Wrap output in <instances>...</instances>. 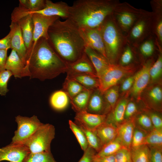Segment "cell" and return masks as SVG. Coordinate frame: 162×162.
<instances>
[{
  "instance_id": "cell-1",
  "label": "cell",
  "mask_w": 162,
  "mask_h": 162,
  "mask_svg": "<svg viewBox=\"0 0 162 162\" xmlns=\"http://www.w3.org/2000/svg\"><path fill=\"white\" fill-rule=\"evenodd\" d=\"M47 40L67 64L75 62L84 52L86 44L79 29L68 19L55 21L48 30Z\"/></svg>"
},
{
  "instance_id": "cell-2",
  "label": "cell",
  "mask_w": 162,
  "mask_h": 162,
  "mask_svg": "<svg viewBox=\"0 0 162 162\" xmlns=\"http://www.w3.org/2000/svg\"><path fill=\"white\" fill-rule=\"evenodd\" d=\"M26 65L30 73V78L41 81L54 78L66 73L67 65L58 55L47 39L40 38L34 46L27 53Z\"/></svg>"
},
{
  "instance_id": "cell-3",
  "label": "cell",
  "mask_w": 162,
  "mask_h": 162,
  "mask_svg": "<svg viewBox=\"0 0 162 162\" xmlns=\"http://www.w3.org/2000/svg\"><path fill=\"white\" fill-rule=\"evenodd\" d=\"M118 0H77L70 6L69 20L79 28H99L112 14Z\"/></svg>"
},
{
  "instance_id": "cell-4",
  "label": "cell",
  "mask_w": 162,
  "mask_h": 162,
  "mask_svg": "<svg viewBox=\"0 0 162 162\" xmlns=\"http://www.w3.org/2000/svg\"><path fill=\"white\" fill-rule=\"evenodd\" d=\"M99 28L106 58L110 64H117L127 42L126 36L116 24L112 14L106 18Z\"/></svg>"
},
{
  "instance_id": "cell-5",
  "label": "cell",
  "mask_w": 162,
  "mask_h": 162,
  "mask_svg": "<svg viewBox=\"0 0 162 162\" xmlns=\"http://www.w3.org/2000/svg\"><path fill=\"white\" fill-rule=\"evenodd\" d=\"M136 8L126 2L117 4L112 13L116 24L126 36L134 24L146 11Z\"/></svg>"
},
{
  "instance_id": "cell-6",
  "label": "cell",
  "mask_w": 162,
  "mask_h": 162,
  "mask_svg": "<svg viewBox=\"0 0 162 162\" xmlns=\"http://www.w3.org/2000/svg\"><path fill=\"white\" fill-rule=\"evenodd\" d=\"M54 126L43 124L23 144L30 153L51 152L50 144L55 138Z\"/></svg>"
},
{
  "instance_id": "cell-7",
  "label": "cell",
  "mask_w": 162,
  "mask_h": 162,
  "mask_svg": "<svg viewBox=\"0 0 162 162\" xmlns=\"http://www.w3.org/2000/svg\"><path fill=\"white\" fill-rule=\"evenodd\" d=\"M135 69V66H122L117 64H110L107 69L98 77L99 90L103 94L116 86L122 78L132 73Z\"/></svg>"
},
{
  "instance_id": "cell-8",
  "label": "cell",
  "mask_w": 162,
  "mask_h": 162,
  "mask_svg": "<svg viewBox=\"0 0 162 162\" xmlns=\"http://www.w3.org/2000/svg\"><path fill=\"white\" fill-rule=\"evenodd\" d=\"M153 14L146 10L136 21L126 36L127 42L136 47L152 34Z\"/></svg>"
},
{
  "instance_id": "cell-9",
  "label": "cell",
  "mask_w": 162,
  "mask_h": 162,
  "mask_svg": "<svg viewBox=\"0 0 162 162\" xmlns=\"http://www.w3.org/2000/svg\"><path fill=\"white\" fill-rule=\"evenodd\" d=\"M15 121L17 128L10 143L13 145H23L43 124L35 115L30 117L18 115Z\"/></svg>"
},
{
  "instance_id": "cell-10",
  "label": "cell",
  "mask_w": 162,
  "mask_h": 162,
  "mask_svg": "<svg viewBox=\"0 0 162 162\" xmlns=\"http://www.w3.org/2000/svg\"><path fill=\"white\" fill-rule=\"evenodd\" d=\"M11 22H16L19 25L28 52L32 48L33 44L32 14L24 13L17 7L11 14Z\"/></svg>"
},
{
  "instance_id": "cell-11",
  "label": "cell",
  "mask_w": 162,
  "mask_h": 162,
  "mask_svg": "<svg viewBox=\"0 0 162 162\" xmlns=\"http://www.w3.org/2000/svg\"><path fill=\"white\" fill-rule=\"evenodd\" d=\"M154 62L153 58L143 63L140 70L134 76V80L131 87V93L133 96L140 100L142 93L150 80V69Z\"/></svg>"
},
{
  "instance_id": "cell-12",
  "label": "cell",
  "mask_w": 162,
  "mask_h": 162,
  "mask_svg": "<svg viewBox=\"0 0 162 162\" xmlns=\"http://www.w3.org/2000/svg\"><path fill=\"white\" fill-rule=\"evenodd\" d=\"M30 14H32L33 24V44L31 49L34 46L40 38L44 37L47 39L49 28L60 17L57 16H47L37 13Z\"/></svg>"
},
{
  "instance_id": "cell-13",
  "label": "cell",
  "mask_w": 162,
  "mask_h": 162,
  "mask_svg": "<svg viewBox=\"0 0 162 162\" xmlns=\"http://www.w3.org/2000/svg\"><path fill=\"white\" fill-rule=\"evenodd\" d=\"M79 29L86 46H88L95 50L106 58L104 46L99 28Z\"/></svg>"
},
{
  "instance_id": "cell-14",
  "label": "cell",
  "mask_w": 162,
  "mask_h": 162,
  "mask_svg": "<svg viewBox=\"0 0 162 162\" xmlns=\"http://www.w3.org/2000/svg\"><path fill=\"white\" fill-rule=\"evenodd\" d=\"M30 152L23 145H9L0 148V162H22Z\"/></svg>"
},
{
  "instance_id": "cell-15",
  "label": "cell",
  "mask_w": 162,
  "mask_h": 162,
  "mask_svg": "<svg viewBox=\"0 0 162 162\" xmlns=\"http://www.w3.org/2000/svg\"><path fill=\"white\" fill-rule=\"evenodd\" d=\"M70 6L64 2L60 1L54 3L50 0H46L45 7L41 10L28 13L24 10L26 14L37 13L47 16H57L65 19L69 16Z\"/></svg>"
},
{
  "instance_id": "cell-16",
  "label": "cell",
  "mask_w": 162,
  "mask_h": 162,
  "mask_svg": "<svg viewBox=\"0 0 162 162\" xmlns=\"http://www.w3.org/2000/svg\"><path fill=\"white\" fill-rule=\"evenodd\" d=\"M111 109L98 88L94 89L90 95L86 111L96 114L106 115Z\"/></svg>"
},
{
  "instance_id": "cell-17",
  "label": "cell",
  "mask_w": 162,
  "mask_h": 162,
  "mask_svg": "<svg viewBox=\"0 0 162 162\" xmlns=\"http://www.w3.org/2000/svg\"><path fill=\"white\" fill-rule=\"evenodd\" d=\"M106 115L94 114L86 111L76 113L75 123L87 129L94 130L106 122Z\"/></svg>"
},
{
  "instance_id": "cell-18",
  "label": "cell",
  "mask_w": 162,
  "mask_h": 162,
  "mask_svg": "<svg viewBox=\"0 0 162 162\" xmlns=\"http://www.w3.org/2000/svg\"><path fill=\"white\" fill-rule=\"evenodd\" d=\"M10 27L12 31L10 48L16 51L21 59L26 65L27 50L20 28L17 22H11Z\"/></svg>"
},
{
  "instance_id": "cell-19",
  "label": "cell",
  "mask_w": 162,
  "mask_h": 162,
  "mask_svg": "<svg viewBox=\"0 0 162 162\" xmlns=\"http://www.w3.org/2000/svg\"><path fill=\"white\" fill-rule=\"evenodd\" d=\"M5 69L10 71L16 78H21L30 76L27 67L13 49L7 58Z\"/></svg>"
},
{
  "instance_id": "cell-20",
  "label": "cell",
  "mask_w": 162,
  "mask_h": 162,
  "mask_svg": "<svg viewBox=\"0 0 162 162\" xmlns=\"http://www.w3.org/2000/svg\"><path fill=\"white\" fill-rule=\"evenodd\" d=\"M150 4L153 14L152 34L162 47V0H152Z\"/></svg>"
},
{
  "instance_id": "cell-21",
  "label": "cell",
  "mask_w": 162,
  "mask_h": 162,
  "mask_svg": "<svg viewBox=\"0 0 162 162\" xmlns=\"http://www.w3.org/2000/svg\"><path fill=\"white\" fill-rule=\"evenodd\" d=\"M67 65V74H85L97 77L94 67L85 52L76 61Z\"/></svg>"
},
{
  "instance_id": "cell-22",
  "label": "cell",
  "mask_w": 162,
  "mask_h": 162,
  "mask_svg": "<svg viewBox=\"0 0 162 162\" xmlns=\"http://www.w3.org/2000/svg\"><path fill=\"white\" fill-rule=\"evenodd\" d=\"M145 102L147 108L160 112L162 108V90L161 87L155 85L149 88L144 95Z\"/></svg>"
},
{
  "instance_id": "cell-23",
  "label": "cell",
  "mask_w": 162,
  "mask_h": 162,
  "mask_svg": "<svg viewBox=\"0 0 162 162\" xmlns=\"http://www.w3.org/2000/svg\"><path fill=\"white\" fill-rule=\"evenodd\" d=\"M135 47L138 54L146 58H152L156 52L162 50V47L159 45L155 37L153 34Z\"/></svg>"
},
{
  "instance_id": "cell-24",
  "label": "cell",
  "mask_w": 162,
  "mask_h": 162,
  "mask_svg": "<svg viewBox=\"0 0 162 162\" xmlns=\"http://www.w3.org/2000/svg\"><path fill=\"white\" fill-rule=\"evenodd\" d=\"M84 52L92 64L98 77L107 69L110 63L102 55L88 46H86Z\"/></svg>"
},
{
  "instance_id": "cell-25",
  "label": "cell",
  "mask_w": 162,
  "mask_h": 162,
  "mask_svg": "<svg viewBox=\"0 0 162 162\" xmlns=\"http://www.w3.org/2000/svg\"><path fill=\"white\" fill-rule=\"evenodd\" d=\"M124 99L117 103L114 107L106 115L105 122L117 127L124 122L125 111L128 102Z\"/></svg>"
},
{
  "instance_id": "cell-26",
  "label": "cell",
  "mask_w": 162,
  "mask_h": 162,
  "mask_svg": "<svg viewBox=\"0 0 162 162\" xmlns=\"http://www.w3.org/2000/svg\"><path fill=\"white\" fill-rule=\"evenodd\" d=\"M134 128L132 119L124 121L117 127V137L124 147L130 150Z\"/></svg>"
},
{
  "instance_id": "cell-27",
  "label": "cell",
  "mask_w": 162,
  "mask_h": 162,
  "mask_svg": "<svg viewBox=\"0 0 162 162\" xmlns=\"http://www.w3.org/2000/svg\"><path fill=\"white\" fill-rule=\"evenodd\" d=\"M95 130L102 146L115 139L117 135V127L106 122L98 127Z\"/></svg>"
},
{
  "instance_id": "cell-28",
  "label": "cell",
  "mask_w": 162,
  "mask_h": 162,
  "mask_svg": "<svg viewBox=\"0 0 162 162\" xmlns=\"http://www.w3.org/2000/svg\"><path fill=\"white\" fill-rule=\"evenodd\" d=\"M66 78L75 81L87 89L93 90L98 88L97 77L82 73L67 74Z\"/></svg>"
},
{
  "instance_id": "cell-29",
  "label": "cell",
  "mask_w": 162,
  "mask_h": 162,
  "mask_svg": "<svg viewBox=\"0 0 162 162\" xmlns=\"http://www.w3.org/2000/svg\"><path fill=\"white\" fill-rule=\"evenodd\" d=\"M93 90L87 89L70 100L72 108L76 113L86 111L89 100Z\"/></svg>"
},
{
  "instance_id": "cell-30",
  "label": "cell",
  "mask_w": 162,
  "mask_h": 162,
  "mask_svg": "<svg viewBox=\"0 0 162 162\" xmlns=\"http://www.w3.org/2000/svg\"><path fill=\"white\" fill-rule=\"evenodd\" d=\"M69 97L63 90H58L54 92L50 98L51 106L57 110H62L65 109L69 103Z\"/></svg>"
},
{
  "instance_id": "cell-31",
  "label": "cell",
  "mask_w": 162,
  "mask_h": 162,
  "mask_svg": "<svg viewBox=\"0 0 162 162\" xmlns=\"http://www.w3.org/2000/svg\"><path fill=\"white\" fill-rule=\"evenodd\" d=\"M137 53L136 47L127 42L119 58L118 64L122 66H135L133 63Z\"/></svg>"
},
{
  "instance_id": "cell-32",
  "label": "cell",
  "mask_w": 162,
  "mask_h": 162,
  "mask_svg": "<svg viewBox=\"0 0 162 162\" xmlns=\"http://www.w3.org/2000/svg\"><path fill=\"white\" fill-rule=\"evenodd\" d=\"M132 119L135 127L148 133L154 128L149 116L144 111L139 112Z\"/></svg>"
},
{
  "instance_id": "cell-33",
  "label": "cell",
  "mask_w": 162,
  "mask_h": 162,
  "mask_svg": "<svg viewBox=\"0 0 162 162\" xmlns=\"http://www.w3.org/2000/svg\"><path fill=\"white\" fill-rule=\"evenodd\" d=\"M86 89L77 82L66 78L63 85V91L70 100Z\"/></svg>"
},
{
  "instance_id": "cell-34",
  "label": "cell",
  "mask_w": 162,
  "mask_h": 162,
  "mask_svg": "<svg viewBox=\"0 0 162 162\" xmlns=\"http://www.w3.org/2000/svg\"><path fill=\"white\" fill-rule=\"evenodd\" d=\"M125 148L117 137L115 139L103 146L96 156L101 157L115 154L120 149Z\"/></svg>"
},
{
  "instance_id": "cell-35",
  "label": "cell",
  "mask_w": 162,
  "mask_h": 162,
  "mask_svg": "<svg viewBox=\"0 0 162 162\" xmlns=\"http://www.w3.org/2000/svg\"><path fill=\"white\" fill-rule=\"evenodd\" d=\"M132 162H150V151L146 145L130 150Z\"/></svg>"
},
{
  "instance_id": "cell-36",
  "label": "cell",
  "mask_w": 162,
  "mask_h": 162,
  "mask_svg": "<svg viewBox=\"0 0 162 162\" xmlns=\"http://www.w3.org/2000/svg\"><path fill=\"white\" fill-rule=\"evenodd\" d=\"M22 162H57L54 159L51 152L36 153L30 152Z\"/></svg>"
},
{
  "instance_id": "cell-37",
  "label": "cell",
  "mask_w": 162,
  "mask_h": 162,
  "mask_svg": "<svg viewBox=\"0 0 162 162\" xmlns=\"http://www.w3.org/2000/svg\"><path fill=\"white\" fill-rule=\"evenodd\" d=\"M145 145L148 147L162 148V129L154 128L148 133Z\"/></svg>"
},
{
  "instance_id": "cell-38",
  "label": "cell",
  "mask_w": 162,
  "mask_h": 162,
  "mask_svg": "<svg viewBox=\"0 0 162 162\" xmlns=\"http://www.w3.org/2000/svg\"><path fill=\"white\" fill-rule=\"evenodd\" d=\"M79 126L85 134L88 146L94 149L97 153H98L101 149L102 146L95 130H90L81 126Z\"/></svg>"
},
{
  "instance_id": "cell-39",
  "label": "cell",
  "mask_w": 162,
  "mask_h": 162,
  "mask_svg": "<svg viewBox=\"0 0 162 162\" xmlns=\"http://www.w3.org/2000/svg\"><path fill=\"white\" fill-rule=\"evenodd\" d=\"M19 6L24 8L28 13L33 12L43 9L46 0H20Z\"/></svg>"
},
{
  "instance_id": "cell-40",
  "label": "cell",
  "mask_w": 162,
  "mask_h": 162,
  "mask_svg": "<svg viewBox=\"0 0 162 162\" xmlns=\"http://www.w3.org/2000/svg\"><path fill=\"white\" fill-rule=\"evenodd\" d=\"M71 130L75 135L82 149L85 151L88 147V144L85 134L80 127L72 120H69Z\"/></svg>"
},
{
  "instance_id": "cell-41",
  "label": "cell",
  "mask_w": 162,
  "mask_h": 162,
  "mask_svg": "<svg viewBox=\"0 0 162 162\" xmlns=\"http://www.w3.org/2000/svg\"><path fill=\"white\" fill-rule=\"evenodd\" d=\"M162 51L158 53L156 60L154 62L149 70L150 79L153 82L158 80L161 76L162 74Z\"/></svg>"
},
{
  "instance_id": "cell-42",
  "label": "cell",
  "mask_w": 162,
  "mask_h": 162,
  "mask_svg": "<svg viewBox=\"0 0 162 162\" xmlns=\"http://www.w3.org/2000/svg\"><path fill=\"white\" fill-rule=\"evenodd\" d=\"M148 133L135 127L131 143L130 150L134 149L145 145Z\"/></svg>"
},
{
  "instance_id": "cell-43",
  "label": "cell",
  "mask_w": 162,
  "mask_h": 162,
  "mask_svg": "<svg viewBox=\"0 0 162 162\" xmlns=\"http://www.w3.org/2000/svg\"><path fill=\"white\" fill-rule=\"evenodd\" d=\"M118 89V87L116 85L108 89L103 93L105 101L111 110L117 104L119 95Z\"/></svg>"
},
{
  "instance_id": "cell-44",
  "label": "cell",
  "mask_w": 162,
  "mask_h": 162,
  "mask_svg": "<svg viewBox=\"0 0 162 162\" xmlns=\"http://www.w3.org/2000/svg\"><path fill=\"white\" fill-rule=\"evenodd\" d=\"M12 75V73L6 70L0 71V95H5L8 92V83Z\"/></svg>"
},
{
  "instance_id": "cell-45",
  "label": "cell",
  "mask_w": 162,
  "mask_h": 162,
  "mask_svg": "<svg viewBox=\"0 0 162 162\" xmlns=\"http://www.w3.org/2000/svg\"><path fill=\"white\" fill-rule=\"evenodd\" d=\"M144 110L149 116L154 128L162 129V117L159 112L147 108Z\"/></svg>"
},
{
  "instance_id": "cell-46",
  "label": "cell",
  "mask_w": 162,
  "mask_h": 162,
  "mask_svg": "<svg viewBox=\"0 0 162 162\" xmlns=\"http://www.w3.org/2000/svg\"><path fill=\"white\" fill-rule=\"evenodd\" d=\"M116 162H132L130 150L126 148H122L115 154Z\"/></svg>"
},
{
  "instance_id": "cell-47",
  "label": "cell",
  "mask_w": 162,
  "mask_h": 162,
  "mask_svg": "<svg viewBox=\"0 0 162 162\" xmlns=\"http://www.w3.org/2000/svg\"><path fill=\"white\" fill-rule=\"evenodd\" d=\"M137 104L133 101L128 102L125 110L124 121L131 120L139 112Z\"/></svg>"
},
{
  "instance_id": "cell-48",
  "label": "cell",
  "mask_w": 162,
  "mask_h": 162,
  "mask_svg": "<svg viewBox=\"0 0 162 162\" xmlns=\"http://www.w3.org/2000/svg\"><path fill=\"white\" fill-rule=\"evenodd\" d=\"M148 147L150 151V162H162V148Z\"/></svg>"
},
{
  "instance_id": "cell-49",
  "label": "cell",
  "mask_w": 162,
  "mask_h": 162,
  "mask_svg": "<svg viewBox=\"0 0 162 162\" xmlns=\"http://www.w3.org/2000/svg\"><path fill=\"white\" fill-rule=\"evenodd\" d=\"M84 152L82 156L78 162H92L97 154L94 149L88 146Z\"/></svg>"
},
{
  "instance_id": "cell-50",
  "label": "cell",
  "mask_w": 162,
  "mask_h": 162,
  "mask_svg": "<svg viewBox=\"0 0 162 162\" xmlns=\"http://www.w3.org/2000/svg\"><path fill=\"white\" fill-rule=\"evenodd\" d=\"M12 31L10 29L8 34L3 38L0 39V50L8 49L10 48V43Z\"/></svg>"
},
{
  "instance_id": "cell-51",
  "label": "cell",
  "mask_w": 162,
  "mask_h": 162,
  "mask_svg": "<svg viewBox=\"0 0 162 162\" xmlns=\"http://www.w3.org/2000/svg\"><path fill=\"white\" fill-rule=\"evenodd\" d=\"M134 76H129L122 83L121 87V91L125 92L131 88L134 82Z\"/></svg>"
},
{
  "instance_id": "cell-52",
  "label": "cell",
  "mask_w": 162,
  "mask_h": 162,
  "mask_svg": "<svg viewBox=\"0 0 162 162\" xmlns=\"http://www.w3.org/2000/svg\"><path fill=\"white\" fill-rule=\"evenodd\" d=\"M8 49L0 50V71L5 70Z\"/></svg>"
},
{
  "instance_id": "cell-53",
  "label": "cell",
  "mask_w": 162,
  "mask_h": 162,
  "mask_svg": "<svg viewBox=\"0 0 162 162\" xmlns=\"http://www.w3.org/2000/svg\"><path fill=\"white\" fill-rule=\"evenodd\" d=\"M96 157L98 158L99 162H116L115 154L101 157Z\"/></svg>"
},
{
  "instance_id": "cell-54",
  "label": "cell",
  "mask_w": 162,
  "mask_h": 162,
  "mask_svg": "<svg viewBox=\"0 0 162 162\" xmlns=\"http://www.w3.org/2000/svg\"><path fill=\"white\" fill-rule=\"evenodd\" d=\"M92 162H99L98 158L96 156Z\"/></svg>"
}]
</instances>
